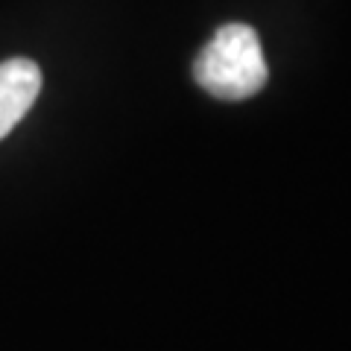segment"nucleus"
Listing matches in <instances>:
<instances>
[{
  "label": "nucleus",
  "instance_id": "nucleus-1",
  "mask_svg": "<svg viewBox=\"0 0 351 351\" xmlns=\"http://www.w3.org/2000/svg\"><path fill=\"white\" fill-rule=\"evenodd\" d=\"M193 76L217 100H246L267 85L261 38L249 24H226L196 56Z\"/></svg>",
  "mask_w": 351,
  "mask_h": 351
},
{
  "label": "nucleus",
  "instance_id": "nucleus-2",
  "mask_svg": "<svg viewBox=\"0 0 351 351\" xmlns=\"http://www.w3.org/2000/svg\"><path fill=\"white\" fill-rule=\"evenodd\" d=\"M41 91V71L32 59H9L0 64V141L12 132Z\"/></svg>",
  "mask_w": 351,
  "mask_h": 351
}]
</instances>
